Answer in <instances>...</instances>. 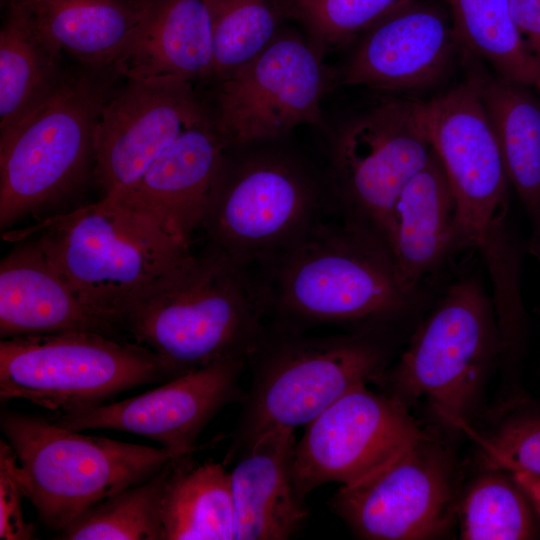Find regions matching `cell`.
Instances as JSON below:
<instances>
[{
  "instance_id": "obj_10",
  "label": "cell",
  "mask_w": 540,
  "mask_h": 540,
  "mask_svg": "<svg viewBox=\"0 0 540 540\" xmlns=\"http://www.w3.org/2000/svg\"><path fill=\"white\" fill-rule=\"evenodd\" d=\"M432 151L419 102L389 94L346 116L327 143L333 212L386 244L397 197Z\"/></svg>"
},
{
  "instance_id": "obj_12",
  "label": "cell",
  "mask_w": 540,
  "mask_h": 540,
  "mask_svg": "<svg viewBox=\"0 0 540 540\" xmlns=\"http://www.w3.org/2000/svg\"><path fill=\"white\" fill-rule=\"evenodd\" d=\"M336 74L309 39L281 28L253 59L215 81L214 126L227 146L325 128L321 102Z\"/></svg>"
},
{
  "instance_id": "obj_4",
  "label": "cell",
  "mask_w": 540,
  "mask_h": 540,
  "mask_svg": "<svg viewBox=\"0 0 540 540\" xmlns=\"http://www.w3.org/2000/svg\"><path fill=\"white\" fill-rule=\"evenodd\" d=\"M399 327H368L329 336L273 323L248 365L252 382L224 457L226 466L262 434L306 426L351 389L377 382L394 356Z\"/></svg>"
},
{
  "instance_id": "obj_16",
  "label": "cell",
  "mask_w": 540,
  "mask_h": 540,
  "mask_svg": "<svg viewBox=\"0 0 540 540\" xmlns=\"http://www.w3.org/2000/svg\"><path fill=\"white\" fill-rule=\"evenodd\" d=\"M246 359H227L172 378L145 393L50 418L74 431L110 429L141 435L163 447L197 452V440L226 405L246 396Z\"/></svg>"
},
{
  "instance_id": "obj_2",
  "label": "cell",
  "mask_w": 540,
  "mask_h": 540,
  "mask_svg": "<svg viewBox=\"0 0 540 540\" xmlns=\"http://www.w3.org/2000/svg\"><path fill=\"white\" fill-rule=\"evenodd\" d=\"M252 269L208 245L140 291L116 326L162 360L172 376L246 359L266 332Z\"/></svg>"
},
{
  "instance_id": "obj_26",
  "label": "cell",
  "mask_w": 540,
  "mask_h": 540,
  "mask_svg": "<svg viewBox=\"0 0 540 540\" xmlns=\"http://www.w3.org/2000/svg\"><path fill=\"white\" fill-rule=\"evenodd\" d=\"M60 55L33 24L21 4H10L0 31V133L4 132L46 100L67 75Z\"/></svg>"
},
{
  "instance_id": "obj_3",
  "label": "cell",
  "mask_w": 540,
  "mask_h": 540,
  "mask_svg": "<svg viewBox=\"0 0 540 540\" xmlns=\"http://www.w3.org/2000/svg\"><path fill=\"white\" fill-rule=\"evenodd\" d=\"M287 137L227 146L200 228L208 245L253 267L301 240L332 210L326 165Z\"/></svg>"
},
{
  "instance_id": "obj_30",
  "label": "cell",
  "mask_w": 540,
  "mask_h": 540,
  "mask_svg": "<svg viewBox=\"0 0 540 540\" xmlns=\"http://www.w3.org/2000/svg\"><path fill=\"white\" fill-rule=\"evenodd\" d=\"M212 17L213 82L259 54L281 30L282 0H208Z\"/></svg>"
},
{
  "instance_id": "obj_14",
  "label": "cell",
  "mask_w": 540,
  "mask_h": 540,
  "mask_svg": "<svg viewBox=\"0 0 540 540\" xmlns=\"http://www.w3.org/2000/svg\"><path fill=\"white\" fill-rule=\"evenodd\" d=\"M427 433L400 401L356 386L305 426L294 452L296 492L305 500L324 484L357 482Z\"/></svg>"
},
{
  "instance_id": "obj_11",
  "label": "cell",
  "mask_w": 540,
  "mask_h": 540,
  "mask_svg": "<svg viewBox=\"0 0 540 540\" xmlns=\"http://www.w3.org/2000/svg\"><path fill=\"white\" fill-rule=\"evenodd\" d=\"M419 108L455 195L460 249L488 263L515 245L505 222L510 182L478 89L468 77Z\"/></svg>"
},
{
  "instance_id": "obj_20",
  "label": "cell",
  "mask_w": 540,
  "mask_h": 540,
  "mask_svg": "<svg viewBox=\"0 0 540 540\" xmlns=\"http://www.w3.org/2000/svg\"><path fill=\"white\" fill-rule=\"evenodd\" d=\"M73 331L122 338L78 299L35 239L20 242L0 263L1 339Z\"/></svg>"
},
{
  "instance_id": "obj_19",
  "label": "cell",
  "mask_w": 540,
  "mask_h": 540,
  "mask_svg": "<svg viewBox=\"0 0 540 540\" xmlns=\"http://www.w3.org/2000/svg\"><path fill=\"white\" fill-rule=\"evenodd\" d=\"M404 290L423 293V280L460 249L457 205L447 173L433 150L402 188L386 235Z\"/></svg>"
},
{
  "instance_id": "obj_17",
  "label": "cell",
  "mask_w": 540,
  "mask_h": 540,
  "mask_svg": "<svg viewBox=\"0 0 540 540\" xmlns=\"http://www.w3.org/2000/svg\"><path fill=\"white\" fill-rule=\"evenodd\" d=\"M357 39L336 80L392 95L437 85L463 49L445 10L428 0L402 2Z\"/></svg>"
},
{
  "instance_id": "obj_31",
  "label": "cell",
  "mask_w": 540,
  "mask_h": 540,
  "mask_svg": "<svg viewBox=\"0 0 540 540\" xmlns=\"http://www.w3.org/2000/svg\"><path fill=\"white\" fill-rule=\"evenodd\" d=\"M406 0H282L286 14L306 28L324 56L356 40L386 13Z\"/></svg>"
},
{
  "instance_id": "obj_24",
  "label": "cell",
  "mask_w": 540,
  "mask_h": 540,
  "mask_svg": "<svg viewBox=\"0 0 540 540\" xmlns=\"http://www.w3.org/2000/svg\"><path fill=\"white\" fill-rule=\"evenodd\" d=\"M475 83L498 143L510 185L532 225L540 253V100L524 85L473 67Z\"/></svg>"
},
{
  "instance_id": "obj_33",
  "label": "cell",
  "mask_w": 540,
  "mask_h": 540,
  "mask_svg": "<svg viewBox=\"0 0 540 540\" xmlns=\"http://www.w3.org/2000/svg\"><path fill=\"white\" fill-rule=\"evenodd\" d=\"M25 493L20 481L17 455L5 439L0 441V539L35 538L34 525L25 521L22 500Z\"/></svg>"
},
{
  "instance_id": "obj_5",
  "label": "cell",
  "mask_w": 540,
  "mask_h": 540,
  "mask_svg": "<svg viewBox=\"0 0 540 540\" xmlns=\"http://www.w3.org/2000/svg\"><path fill=\"white\" fill-rule=\"evenodd\" d=\"M34 232L78 299L116 328L129 302L190 252L151 219L110 196L49 217L17 237Z\"/></svg>"
},
{
  "instance_id": "obj_15",
  "label": "cell",
  "mask_w": 540,
  "mask_h": 540,
  "mask_svg": "<svg viewBox=\"0 0 540 540\" xmlns=\"http://www.w3.org/2000/svg\"><path fill=\"white\" fill-rule=\"evenodd\" d=\"M210 118L189 81L127 78L95 129L93 174L104 196L132 185L180 133Z\"/></svg>"
},
{
  "instance_id": "obj_25",
  "label": "cell",
  "mask_w": 540,
  "mask_h": 540,
  "mask_svg": "<svg viewBox=\"0 0 540 540\" xmlns=\"http://www.w3.org/2000/svg\"><path fill=\"white\" fill-rule=\"evenodd\" d=\"M193 454L170 460L161 502L163 540L235 539L230 471Z\"/></svg>"
},
{
  "instance_id": "obj_18",
  "label": "cell",
  "mask_w": 540,
  "mask_h": 540,
  "mask_svg": "<svg viewBox=\"0 0 540 540\" xmlns=\"http://www.w3.org/2000/svg\"><path fill=\"white\" fill-rule=\"evenodd\" d=\"M227 147L212 118L180 133L132 185L110 195L190 247Z\"/></svg>"
},
{
  "instance_id": "obj_21",
  "label": "cell",
  "mask_w": 540,
  "mask_h": 540,
  "mask_svg": "<svg viewBox=\"0 0 540 540\" xmlns=\"http://www.w3.org/2000/svg\"><path fill=\"white\" fill-rule=\"evenodd\" d=\"M294 430L262 434L230 471L236 540L288 539L308 516L293 481Z\"/></svg>"
},
{
  "instance_id": "obj_23",
  "label": "cell",
  "mask_w": 540,
  "mask_h": 540,
  "mask_svg": "<svg viewBox=\"0 0 540 540\" xmlns=\"http://www.w3.org/2000/svg\"><path fill=\"white\" fill-rule=\"evenodd\" d=\"M149 0H29L21 3L42 36L93 71L116 65Z\"/></svg>"
},
{
  "instance_id": "obj_6",
  "label": "cell",
  "mask_w": 540,
  "mask_h": 540,
  "mask_svg": "<svg viewBox=\"0 0 540 540\" xmlns=\"http://www.w3.org/2000/svg\"><path fill=\"white\" fill-rule=\"evenodd\" d=\"M500 357L493 299L478 278L463 277L445 289L376 383L408 408L425 399L446 426L466 432Z\"/></svg>"
},
{
  "instance_id": "obj_1",
  "label": "cell",
  "mask_w": 540,
  "mask_h": 540,
  "mask_svg": "<svg viewBox=\"0 0 540 540\" xmlns=\"http://www.w3.org/2000/svg\"><path fill=\"white\" fill-rule=\"evenodd\" d=\"M254 267L266 316L290 329L400 327L425 301L404 290L379 236L341 218Z\"/></svg>"
},
{
  "instance_id": "obj_28",
  "label": "cell",
  "mask_w": 540,
  "mask_h": 540,
  "mask_svg": "<svg viewBox=\"0 0 540 540\" xmlns=\"http://www.w3.org/2000/svg\"><path fill=\"white\" fill-rule=\"evenodd\" d=\"M535 510L505 469L486 465L459 495L456 521L465 540H526L537 537Z\"/></svg>"
},
{
  "instance_id": "obj_27",
  "label": "cell",
  "mask_w": 540,
  "mask_h": 540,
  "mask_svg": "<svg viewBox=\"0 0 540 540\" xmlns=\"http://www.w3.org/2000/svg\"><path fill=\"white\" fill-rule=\"evenodd\" d=\"M464 51L497 75L540 90V63L511 14L509 0H445Z\"/></svg>"
},
{
  "instance_id": "obj_35",
  "label": "cell",
  "mask_w": 540,
  "mask_h": 540,
  "mask_svg": "<svg viewBox=\"0 0 540 540\" xmlns=\"http://www.w3.org/2000/svg\"><path fill=\"white\" fill-rule=\"evenodd\" d=\"M509 472L528 497L536 514L540 517V476L521 470Z\"/></svg>"
},
{
  "instance_id": "obj_8",
  "label": "cell",
  "mask_w": 540,
  "mask_h": 540,
  "mask_svg": "<svg viewBox=\"0 0 540 540\" xmlns=\"http://www.w3.org/2000/svg\"><path fill=\"white\" fill-rule=\"evenodd\" d=\"M116 69L67 76L57 91L0 133V229L60 201L94 161V135Z\"/></svg>"
},
{
  "instance_id": "obj_7",
  "label": "cell",
  "mask_w": 540,
  "mask_h": 540,
  "mask_svg": "<svg viewBox=\"0 0 540 540\" xmlns=\"http://www.w3.org/2000/svg\"><path fill=\"white\" fill-rule=\"evenodd\" d=\"M0 428L19 462L25 497L60 532L82 512L138 483L174 457L195 453L90 436L50 418L2 408Z\"/></svg>"
},
{
  "instance_id": "obj_34",
  "label": "cell",
  "mask_w": 540,
  "mask_h": 540,
  "mask_svg": "<svg viewBox=\"0 0 540 540\" xmlns=\"http://www.w3.org/2000/svg\"><path fill=\"white\" fill-rule=\"evenodd\" d=\"M514 22L540 63V0H509Z\"/></svg>"
},
{
  "instance_id": "obj_9",
  "label": "cell",
  "mask_w": 540,
  "mask_h": 540,
  "mask_svg": "<svg viewBox=\"0 0 540 540\" xmlns=\"http://www.w3.org/2000/svg\"><path fill=\"white\" fill-rule=\"evenodd\" d=\"M174 378L150 349L96 332L0 341V401L25 400L57 413L110 402L124 391Z\"/></svg>"
},
{
  "instance_id": "obj_13",
  "label": "cell",
  "mask_w": 540,
  "mask_h": 540,
  "mask_svg": "<svg viewBox=\"0 0 540 540\" xmlns=\"http://www.w3.org/2000/svg\"><path fill=\"white\" fill-rule=\"evenodd\" d=\"M455 458L427 433L386 465L341 485L329 506L358 538H439L455 523L458 504Z\"/></svg>"
},
{
  "instance_id": "obj_22",
  "label": "cell",
  "mask_w": 540,
  "mask_h": 540,
  "mask_svg": "<svg viewBox=\"0 0 540 540\" xmlns=\"http://www.w3.org/2000/svg\"><path fill=\"white\" fill-rule=\"evenodd\" d=\"M212 17L208 0H149L116 68L126 78L211 79Z\"/></svg>"
},
{
  "instance_id": "obj_32",
  "label": "cell",
  "mask_w": 540,
  "mask_h": 540,
  "mask_svg": "<svg viewBox=\"0 0 540 540\" xmlns=\"http://www.w3.org/2000/svg\"><path fill=\"white\" fill-rule=\"evenodd\" d=\"M484 433L468 430L488 466L540 476V410L509 406Z\"/></svg>"
},
{
  "instance_id": "obj_29",
  "label": "cell",
  "mask_w": 540,
  "mask_h": 540,
  "mask_svg": "<svg viewBox=\"0 0 540 540\" xmlns=\"http://www.w3.org/2000/svg\"><path fill=\"white\" fill-rule=\"evenodd\" d=\"M170 460L157 472L94 504L58 532L63 540H163L161 502Z\"/></svg>"
},
{
  "instance_id": "obj_36",
  "label": "cell",
  "mask_w": 540,
  "mask_h": 540,
  "mask_svg": "<svg viewBox=\"0 0 540 540\" xmlns=\"http://www.w3.org/2000/svg\"><path fill=\"white\" fill-rule=\"evenodd\" d=\"M29 0H10V4H21V3H25Z\"/></svg>"
}]
</instances>
